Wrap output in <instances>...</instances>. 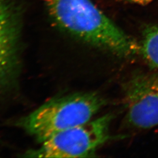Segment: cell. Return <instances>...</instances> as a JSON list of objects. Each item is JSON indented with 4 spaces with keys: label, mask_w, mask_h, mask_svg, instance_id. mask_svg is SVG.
<instances>
[{
    "label": "cell",
    "mask_w": 158,
    "mask_h": 158,
    "mask_svg": "<svg viewBox=\"0 0 158 158\" xmlns=\"http://www.w3.org/2000/svg\"><path fill=\"white\" fill-rule=\"evenodd\" d=\"M57 25L74 38L118 56L139 52V45L101 11L91 0H45Z\"/></svg>",
    "instance_id": "1"
},
{
    "label": "cell",
    "mask_w": 158,
    "mask_h": 158,
    "mask_svg": "<svg viewBox=\"0 0 158 158\" xmlns=\"http://www.w3.org/2000/svg\"><path fill=\"white\" fill-rule=\"evenodd\" d=\"M96 93H77L52 98L24 117L19 125L40 143L91 120L105 105Z\"/></svg>",
    "instance_id": "2"
},
{
    "label": "cell",
    "mask_w": 158,
    "mask_h": 158,
    "mask_svg": "<svg viewBox=\"0 0 158 158\" xmlns=\"http://www.w3.org/2000/svg\"><path fill=\"white\" fill-rule=\"evenodd\" d=\"M113 115L107 114L85 124L57 134L41 143L37 149L24 156L31 158H70L90 156L107 141Z\"/></svg>",
    "instance_id": "3"
},
{
    "label": "cell",
    "mask_w": 158,
    "mask_h": 158,
    "mask_svg": "<svg viewBox=\"0 0 158 158\" xmlns=\"http://www.w3.org/2000/svg\"><path fill=\"white\" fill-rule=\"evenodd\" d=\"M125 120L136 129L158 125V74H137L124 85Z\"/></svg>",
    "instance_id": "4"
},
{
    "label": "cell",
    "mask_w": 158,
    "mask_h": 158,
    "mask_svg": "<svg viewBox=\"0 0 158 158\" xmlns=\"http://www.w3.org/2000/svg\"><path fill=\"white\" fill-rule=\"evenodd\" d=\"M20 22L17 13L0 0V90L15 78L19 66Z\"/></svg>",
    "instance_id": "5"
},
{
    "label": "cell",
    "mask_w": 158,
    "mask_h": 158,
    "mask_svg": "<svg viewBox=\"0 0 158 158\" xmlns=\"http://www.w3.org/2000/svg\"><path fill=\"white\" fill-rule=\"evenodd\" d=\"M139 52L147 64L158 71V23L149 25L143 30Z\"/></svg>",
    "instance_id": "6"
}]
</instances>
